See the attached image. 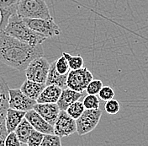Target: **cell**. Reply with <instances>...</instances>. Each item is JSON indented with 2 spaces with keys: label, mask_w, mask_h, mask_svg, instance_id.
<instances>
[{
  "label": "cell",
  "mask_w": 148,
  "mask_h": 146,
  "mask_svg": "<svg viewBox=\"0 0 148 146\" xmlns=\"http://www.w3.org/2000/svg\"><path fill=\"white\" fill-rule=\"evenodd\" d=\"M21 143L18 140L14 132L8 134L4 141V146H21Z\"/></svg>",
  "instance_id": "obj_29"
},
{
  "label": "cell",
  "mask_w": 148,
  "mask_h": 146,
  "mask_svg": "<svg viewBox=\"0 0 148 146\" xmlns=\"http://www.w3.org/2000/svg\"><path fill=\"white\" fill-rule=\"evenodd\" d=\"M53 128L54 134L60 138L68 137L77 132L76 120L72 118L66 111H60Z\"/></svg>",
  "instance_id": "obj_10"
},
{
  "label": "cell",
  "mask_w": 148,
  "mask_h": 146,
  "mask_svg": "<svg viewBox=\"0 0 148 146\" xmlns=\"http://www.w3.org/2000/svg\"><path fill=\"white\" fill-rule=\"evenodd\" d=\"M84 107H83V104L82 101H75L74 103H73L71 106L68 107V108L66 110V113L74 120H77L78 118L84 111Z\"/></svg>",
  "instance_id": "obj_21"
},
{
  "label": "cell",
  "mask_w": 148,
  "mask_h": 146,
  "mask_svg": "<svg viewBox=\"0 0 148 146\" xmlns=\"http://www.w3.org/2000/svg\"><path fill=\"white\" fill-rule=\"evenodd\" d=\"M102 117V110L85 109L83 114L76 120L77 133L83 136L92 132L99 124Z\"/></svg>",
  "instance_id": "obj_6"
},
{
  "label": "cell",
  "mask_w": 148,
  "mask_h": 146,
  "mask_svg": "<svg viewBox=\"0 0 148 146\" xmlns=\"http://www.w3.org/2000/svg\"><path fill=\"white\" fill-rule=\"evenodd\" d=\"M62 56H64L65 58L67 60L69 68L71 70H77V69L83 68L84 61H83V58L81 56H79V55L72 56L67 53H63Z\"/></svg>",
  "instance_id": "obj_20"
},
{
  "label": "cell",
  "mask_w": 148,
  "mask_h": 146,
  "mask_svg": "<svg viewBox=\"0 0 148 146\" xmlns=\"http://www.w3.org/2000/svg\"><path fill=\"white\" fill-rule=\"evenodd\" d=\"M51 64L46 57H39L33 59L25 69V76L29 80L46 84Z\"/></svg>",
  "instance_id": "obj_4"
},
{
  "label": "cell",
  "mask_w": 148,
  "mask_h": 146,
  "mask_svg": "<svg viewBox=\"0 0 148 146\" xmlns=\"http://www.w3.org/2000/svg\"><path fill=\"white\" fill-rule=\"evenodd\" d=\"M104 110L110 115H116L120 110V105L119 101L114 99L106 101L104 105Z\"/></svg>",
  "instance_id": "obj_25"
},
{
  "label": "cell",
  "mask_w": 148,
  "mask_h": 146,
  "mask_svg": "<svg viewBox=\"0 0 148 146\" xmlns=\"http://www.w3.org/2000/svg\"><path fill=\"white\" fill-rule=\"evenodd\" d=\"M93 80L92 73L87 69L82 68L77 70H71L67 73L66 84L67 88L77 92L83 93L88 84Z\"/></svg>",
  "instance_id": "obj_7"
},
{
  "label": "cell",
  "mask_w": 148,
  "mask_h": 146,
  "mask_svg": "<svg viewBox=\"0 0 148 146\" xmlns=\"http://www.w3.org/2000/svg\"><path fill=\"white\" fill-rule=\"evenodd\" d=\"M83 104L85 109H99L100 103L97 95H88L84 97Z\"/></svg>",
  "instance_id": "obj_22"
},
{
  "label": "cell",
  "mask_w": 148,
  "mask_h": 146,
  "mask_svg": "<svg viewBox=\"0 0 148 146\" xmlns=\"http://www.w3.org/2000/svg\"><path fill=\"white\" fill-rule=\"evenodd\" d=\"M3 30L9 36L32 46L42 44L47 39L45 36L31 30L23 18L19 17L17 14L13 15L9 18L7 26Z\"/></svg>",
  "instance_id": "obj_2"
},
{
  "label": "cell",
  "mask_w": 148,
  "mask_h": 146,
  "mask_svg": "<svg viewBox=\"0 0 148 146\" xmlns=\"http://www.w3.org/2000/svg\"><path fill=\"white\" fill-rule=\"evenodd\" d=\"M44 137V134L38 132L36 130H33L31 134L29 135V137L28 138L27 141V146H40L41 142H42V139Z\"/></svg>",
  "instance_id": "obj_26"
},
{
  "label": "cell",
  "mask_w": 148,
  "mask_h": 146,
  "mask_svg": "<svg viewBox=\"0 0 148 146\" xmlns=\"http://www.w3.org/2000/svg\"><path fill=\"white\" fill-rule=\"evenodd\" d=\"M103 82L99 80H92V81L88 84L87 88H86V91L88 93V95H98L99 92L100 91V90L103 87Z\"/></svg>",
  "instance_id": "obj_27"
},
{
  "label": "cell",
  "mask_w": 148,
  "mask_h": 146,
  "mask_svg": "<svg viewBox=\"0 0 148 146\" xmlns=\"http://www.w3.org/2000/svg\"><path fill=\"white\" fill-rule=\"evenodd\" d=\"M62 89L51 84L46 85V88L41 92L40 96L37 98V103H56L62 94Z\"/></svg>",
  "instance_id": "obj_15"
},
{
  "label": "cell",
  "mask_w": 148,
  "mask_h": 146,
  "mask_svg": "<svg viewBox=\"0 0 148 146\" xmlns=\"http://www.w3.org/2000/svg\"><path fill=\"white\" fill-rule=\"evenodd\" d=\"M55 67L56 71L60 74H67L69 73L70 68L68 65L67 60L65 58L64 56H62L55 62Z\"/></svg>",
  "instance_id": "obj_24"
},
{
  "label": "cell",
  "mask_w": 148,
  "mask_h": 146,
  "mask_svg": "<svg viewBox=\"0 0 148 146\" xmlns=\"http://www.w3.org/2000/svg\"><path fill=\"white\" fill-rule=\"evenodd\" d=\"M17 15L23 19H47L51 17L46 0H20Z\"/></svg>",
  "instance_id": "obj_3"
},
{
  "label": "cell",
  "mask_w": 148,
  "mask_h": 146,
  "mask_svg": "<svg viewBox=\"0 0 148 146\" xmlns=\"http://www.w3.org/2000/svg\"><path fill=\"white\" fill-rule=\"evenodd\" d=\"M40 146H62L61 138L56 134H44Z\"/></svg>",
  "instance_id": "obj_23"
},
{
  "label": "cell",
  "mask_w": 148,
  "mask_h": 146,
  "mask_svg": "<svg viewBox=\"0 0 148 146\" xmlns=\"http://www.w3.org/2000/svg\"><path fill=\"white\" fill-rule=\"evenodd\" d=\"M99 97L103 101L112 100L114 97V91L110 86H103L100 91L99 92Z\"/></svg>",
  "instance_id": "obj_28"
},
{
  "label": "cell",
  "mask_w": 148,
  "mask_h": 146,
  "mask_svg": "<svg viewBox=\"0 0 148 146\" xmlns=\"http://www.w3.org/2000/svg\"><path fill=\"white\" fill-rule=\"evenodd\" d=\"M9 86L3 79L0 78V146H4L8 135L5 119L9 109Z\"/></svg>",
  "instance_id": "obj_8"
},
{
  "label": "cell",
  "mask_w": 148,
  "mask_h": 146,
  "mask_svg": "<svg viewBox=\"0 0 148 146\" xmlns=\"http://www.w3.org/2000/svg\"><path fill=\"white\" fill-rule=\"evenodd\" d=\"M27 26L46 38L59 36L62 34V30L58 25H56L52 17L47 19H23Z\"/></svg>",
  "instance_id": "obj_5"
},
{
  "label": "cell",
  "mask_w": 148,
  "mask_h": 146,
  "mask_svg": "<svg viewBox=\"0 0 148 146\" xmlns=\"http://www.w3.org/2000/svg\"><path fill=\"white\" fill-rule=\"evenodd\" d=\"M25 118L30 123L35 130L43 134H54V128L43 119L36 111L30 110L25 112Z\"/></svg>",
  "instance_id": "obj_11"
},
{
  "label": "cell",
  "mask_w": 148,
  "mask_h": 146,
  "mask_svg": "<svg viewBox=\"0 0 148 146\" xmlns=\"http://www.w3.org/2000/svg\"><path fill=\"white\" fill-rule=\"evenodd\" d=\"M42 44L32 46L0 30V62L18 71H25L29 63L42 57Z\"/></svg>",
  "instance_id": "obj_1"
},
{
  "label": "cell",
  "mask_w": 148,
  "mask_h": 146,
  "mask_svg": "<svg viewBox=\"0 0 148 146\" xmlns=\"http://www.w3.org/2000/svg\"><path fill=\"white\" fill-rule=\"evenodd\" d=\"M20 0H0V30H3L8 24L9 18L17 14Z\"/></svg>",
  "instance_id": "obj_13"
},
{
  "label": "cell",
  "mask_w": 148,
  "mask_h": 146,
  "mask_svg": "<svg viewBox=\"0 0 148 146\" xmlns=\"http://www.w3.org/2000/svg\"><path fill=\"white\" fill-rule=\"evenodd\" d=\"M82 96H83V93L77 92L73 90L66 88V89L62 90V94L59 97V100H57L56 104L60 111H66L69 106H71L75 101L79 100Z\"/></svg>",
  "instance_id": "obj_14"
},
{
  "label": "cell",
  "mask_w": 148,
  "mask_h": 146,
  "mask_svg": "<svg viewBox=\"0 0 148 146\" xmlns=\"http://www.w3.org/2000/svg\"><path fill=\"white\" fill-rule=\"evenodd\" d=\"M36 100L25 95L19 89H9V108L21 111L33 110Z\"/></svg>",
  "instance_id": "obj_9"
},
{
  "label": "cell",
  "mask_w": 148,
  "mask_h": 146,
  "mask_svg": "<svg viewBox=\"0 0 148 146\" xmlns=\"http://www.w3.org/2000/svg\"><path fill=\"white\" fill-rule=\"evenodd\" d=\"M66 79H67V74H60L56 71L55 67V62L51 64V67L48 72L47 79H46V85H51L54 84L61 89L64 90L67 88L66 84Z\"/></svg>",
  "instance_id": "obj_17"
},
{
  "label": "cell",
  "mask_w": 148,
  "mask_h": 146,
  "mask_svg": "<svg viewBox=\"0 0 148 146\" xmlns=\"http://www.w3.org/2000/svg\"><path fill=\"white\" fill-rule=\"evenodd\" d=\"M33 130H34V128L30 125V123L26 119L24 118L21 121V122L18 124V127L16 128L14 133L18 138V140L20 141V143L22 145H26L28 138L31 134Z\"/></svg>",
  "instance_id": "obj_19"
},
{
  "label": "cell",
  "mask_w": 148,
  "mask_h": 146,
  "mask_svg": "<svg viewBox=\"0 0 148 146\" xmlns=\"http://www.w3.org/2000/svg\"><path fill=\"white\" fill-rule=\"evenodd\" d=\"M46 84H40L26 80L23 83L19 90L25 95H27L29 98L36 100L41 92L46 88Z\"/></svg>",
  "instance_id": "obj_16"
},
{
  "label": "cell",
  "mask_w": 148,
  "mask_h": 146,
  "mask_svg": "<svg viewBox=\"0 0 148 146\" xmlns=\"http://www.w3.org/2000/svg\"><path fill=\"white\" fill-rule=\"evenodd\" d=\"M26 111H21L9 108L6 114V119H5V124H6V129L8 134L14 132L18 124L21 122V121L25 118Z\"/></svg>",
  "instance_id": "obj_18"
},
{
  "label": "cell",
  "mask_w": 148,
  "mask_h": 146,
  "mask_svg": "<svg viewBox=\"0 0 148 146\" xmlns=\"http://www.w3.org/2000/svg\"><path fill=\"white\" fill-rule=\"evenodd\" d=\"M33 110L45 119L51 125H54L60 112V109L56 103H37L34 106Z\"/></svg>",
  "instance_id": "obj_12"
}]
</instances>
